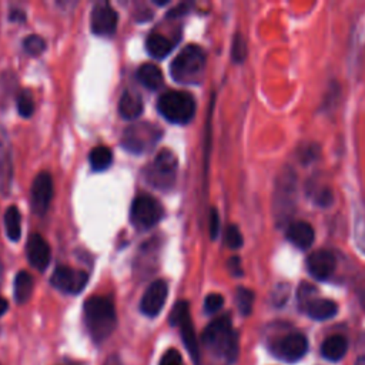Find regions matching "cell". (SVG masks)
<instances>
[{
	"label": "cell",
	"mask_w": 365,
	"mask_h": 365,
	"mask_svg": "<svg viewBox=\"0 0 365 365\" xmlns=\"http://www.w3.org/2000/svg\"><path fill=\"white\" fill-rule=\"evenodd\" d=\"M169 321H170L171 325L180 328L182 343H185V345H186L187 351L190 352V355L193 357V359L197 362L199 355H200V350H199V341H197V337H196V330H194V325H193L192 315H190L189 303L187 301H178L173 307Z\"/></svg>",
	"instance_id": "8"
},
{
	"label": "cell",
	"mask_w": 365,
	"mask_h": 365,
	"mask_svg": "<svg viewBox=\"0 0 365 365\" xmlns=\"http://www.w3.org/2000/svg\"><path fill=\"white\" fill-rule=\"evenodd\" d=\"M187 12H189V5H187V3H181V5H178L177 8H174V9L170 10L169 17H178V16L185 15V13H187Z\"/></svg>",
	"instance_id": "38"
},
{
	"label": "cell",
	"mask_w": 365,
	"mask_h": 365,
	"mask_svg": "<svg viewBox=\"0 0 365 365\" xmlns=\"http://www.w3.org/2000/svg\"><path fill=\"white\" fill-rule=\"evenodd\" d=\"M160 115L173 124H189L196 115V100L187 92L170 90L159 97Z\"/></svg>",
	"instance_id": "4"
},
{
	"label": "cell",
	"mask_w": 365,
	"mask_h": 365,
	"mask_svg": "<svg viewBox=\"0 0 365 365\" xmlns=\"http://www.w3.org/2000/svg\"><path fill=\"white\" fill-rule=\"evenodd\" d=\"M277 355L284 361H299L308 351V341L303 334H288L275 347Z\"/></svg>",
	"instance_id": "17"
},
{
	"label": "cell",
	"mask_w": 365,
	"mask_h": 365,
	"mask_svg": "<svg viewBox=\"0 0 365 365\" xmlns=\"http://www.w3.org/2000/svg\"><path fill=\"white\" fill-rule=\"evenodd\" d=\"M13 180V162L12 145L8 138V133L0 127V192L3 196L10 193Z\"/></svg>",
	"instance_id": "15"
},
{
	"label": "cell",
	"mask_w": 365,
	"mask_h": 365,
	"mask_svg": "<svg viewBox=\"0 0 365 365\" xmlns=\"http://www.w3.org/2000/svg\"><path fill=\"white\" fill-rule=\"evenodd\" d=\"M23 49L30 56H39L46 50V42L38 34H30L23 41Z\"/></svg>",
	"instance_id": "29"
},
{
	"label": "cell",
	"mask_w": 365,
	"mask_h": 365,
	"mask_svg": "<svg viewBox=\"0 0 365 365\" xmlns=\"http://www.w3.org/2000/svg\"><path fill=\"white\" fill-rule=\"evenodd\" d=\"M33 293V277L27 271H20L15 278L13 294L19 304H24L30 300Z\"/></svg>",
	"instance_id": "24"
},
{
	"label": "cell",
	"mask_w": 365,
	"mask_h": 365,
	"mask_svg": "<svg viewBox=\"0 0 365 365\" xmlns=\"http://www.w3.org/2000/svg\"><path fill=\"white\" fill-rule=\"evenodd\" d=\"M218 231H220V217H218L217 208L213 207L210 210V237H211V240L217 238Z\"/></svg>",
	"instance_id": "34"
},
{
	"label": "cell",
	"mask_w": 365,
	"mask_h": 365,
	"mask_svg": "<svg viewBox=\"0 0 365 365\" xmlns=\"http://www.w3.org/2000/svg\"><path fill=\"white\" fill-rule=\"evenodd\" d=\"M17 110L22 117H30L34 112V100L29 90H23L17 96Z\"/></svg>",
	"instance_id": "30"
},
{
	"label": "cell",
	"mask_w": 365,
	"mask_h": 365,
	"mask_svg": "<svg viewBox=\"0 0 365 365\" xmlns=\"http://www.w3.org/2000/svg\"><path fill=\"white\" fill-rule=\"evenodd\" d=\"M117 13L110 3H97L94 5L90 16L92 31L96 36H101V38L113 36L117 29Z\"/></svg>",
	"instance_id": "12"
},
{
	"label": "cell",
	"mask_w": 365,
	"mask_h": 365,
	"mask_svg": "<svg viewBox=\"0 0 365 365\" xmlns=\"http://www.w3.org/2000/svg\"><path fill=\"white\" fill-rule=\"evenodd\" d=\"M143 99L130 90H126L119 101V113L126 120H134L143 113Z\"/></svg>",
	"instance_id": "20"
},
{
	"label": "cell",
	"mask_w": 365,
	"mask_h": 365,
	"mask_svg": "<svg viewBox=\"0 0 365 365\" xmlns=\"http://www.w3.org/2000/svg\"><path fill=\"white\" fill-rule=\"evenodd\" d=\"M287 238L291 244L301 250H307L313 245L315 240V233L311 224L306 222H294L287 229Z\"/></svg>",
	"instance_id": "18"
},
{
	"label": "cell",
	"mask_w": 365,
	"mask_h": 365,
	"mask_svg": "<svg viewBox=\"0 0 365 365\" xmlns=\"http://www.w3.org/2000/svg\"><path fill=\"white\" fill-rule=\"evenodd\" d=\"M86 327L96 343H101L110 337L116 330L117 315L115 304L110 299L93 296L85 303Z\"/></svg>",
	"instance_id": "1"
},
{
	"label": "cell",
	"mask_w": 365,
	"mask_h": 365,
	"mask_svg": "<svg viewBox=\"0 0 365 365\" xmlns=\"http://www.w3.org/2000/svg\"><path fill=\"white\" fill-rule=\"evenodd\" d=\"M359 303H361V307L365 310V288L359 293Z\"/></svg>",
	"instance_id": "41"
},
{
	"label": "cell",
	"mask_w": 365,
	"mask_h": 365,
	"mask_svg": "<svg viewBox=\"0 0 365 365\" xmlns=\"http://www.w3.org/2000/svg\"><path fill=\"white\" fill-rule=\"evenodd\" d=\"M27 259L30 264L39 271H45L52 259V251L48 241L41 234H31L27 241Z\"/></svg>",
	"instance_id": "16"
},
{
	"label": "cell",
	"mask_w": 365,
	"mask_h": 365,
	"mask_svg": "<svg viewBox=\"0 0 365 365\" xmlns=\"http://www.w3.org/2000/svg\"><path fill=\"white\" fill-rule=\"evenodd\" d=\"M315 203L321 207H328L333 203V193L331 190L324 189L318 194H315Z\"/></svg>",
	"instance_id": "36"
},
{
	"label": "cell",
	"mask_w": 365,
	"mask_h": 365,
	"mask_svg": "<svg viewBox=\"0 0 365 365\" xmlns=\"http://www.w3.org/2000/svg\"><path fill=\"white\" fill-rule=\"evenodd\" d=\"M2 275H3V266L0 263V281H2Z\"/></svg>",
	"instance_id": "43"
},
{
	"label": "cell",
	"mask_w": 365,
	"mask_h": 365,
	"mask_svg": "<svg viewBox=\"0 0 365 365\" xmlns=\"http://www.w3.org/2000/svg\"><path fill=\"white\" fill-rule=\"evenodd\" d=\"M178 162L171 150H160L155 160L144 169V177L149 185L159 190H170L177 177Z\"/></svg>",
	"instance_id": "5"
},
{
	"label": "cell",
	"mask_w": 365,
	"mask_h": 365,
	"mask_svg": "<svg viewBox=\"0 0 365 365\" xmlns=\"http://www.w3.org/2000/svg\"><path fill=\"white\" fill-rule=\"evenodd\" d=\"M347 350H348V341L343 336L328 337L321 345L322 357L327 358L328 361H333V362L343 359L347 354Z\"/></svg>",
	"instance_id": "22"
},
{
	"label": "cell",
	"mask_w": 365,
	"mask_h": 365,
	"mask_svg": "<svg viewBox=\"0 0 365 365\" xmlns=\"http://www.w3.org/2000/svg\"><path fill=\"white\" fill-rule=\"evenodd\" d=\"M206 67V53L197 45L182 49L170 64V75L178 83H197Z\"/></svg>",
	"instance_id": "3"
},
{
	"label": "cell",
	"mask_w": 365,
	"mask_h": 365,
	"mask_svg": "<svg viewBox=\"0 0 365 365\" xmlns=\"http://www.w3.org/2000/svg\"><path fill=\"white\" fill-rule=\"evenodd\" d=\"M164 215L163 206L152 196H137L131 204L130 222L138 230H149L160 223Z\"/></svg>",
	"instance_id": "7"
},
{
	"label": "cell",
	"mask_w": 365,
	"mask_h": 365,
	"mask_svg": "<svg viewBox=\"0 0 365 365\" xmlns=\"http://www.w3.org/2000/svg\"><path fill=\"white\" fill-rule=\"evenodd\" d=\"M9 308V303L5 299H0V317H2Z\"/></svg>",
	"instance_id": "40"
},
{
	"label": "cell",
	"mask_w": 365,
	"mask_h": 365,
	"mask_svg": "<svg viewBox=\"0 0 365 365\" xmlns=\"http://www.w3.org/2000/svg\"><path fill=\"white\" fill-rule=\"evenodd\" d=\"M224 306V299L222 294H217V293H213V294H208L206 297V301H204V310L207 314H214L217 311H220L222 307Z\"/></svg>",
	"instance_id": "32"
},
{
	"label": "cell",
	"mask_w": 365,
	"mask_h": 365,
	"mask_svg": "<svg viewBox=\"0 0 365 365\" xmlns=\"http://www.w3.org/2000/svg\"><path fill=\"white\" fill-rule=\"evenodd\" d=\"M162 136L163 130L153 123H134L123 131L120 143L126 152L133 155H143L152 150L160 141Z\"/></svg>",
	"instance_id": "6"
},
{
	"label": "cell",
	"mask_w": 365,
	"mask_h": 365,
	"mask_svg": "<svg viewBox=\"0 0 365 365\" xmlns=\"http://www.w3.org/2000/svg\"><path fill=\"white\" fill-rule=\"evenodd\" d=\"M236 303L238 307V311L243 315H248L252 310V304H254V293L248 288L240 287L236 291Z\"/></svg>",
	"instance_id": "28"
},
{
	"label": "cell",
	"mask_w": 365,
	"mask_h": 365,
	"mask_svg": "<svg viewBox=\"0 0 365 365\" xmlns=\"http://www.w3.org/2000/svg\"><path fill=\"white\" fill-rule=\"evenodd\" d=\"M307 314L315 321H325L337 315L338 306L333 300L313 299L306 304Z\"/></svg>",
	"instance_id": "19"
},
{
	"label": "cell",
	"mask_w": 365,
	"mask_h": 365,
	"mask_svg": "<svg viewBox=\"0 0 365 365\" xmlns=\"http://www.w3.org/2000/svg\"><path fill=\"white\" fill-rule=\"evenodd\" d=\"M354 238L358 248L365 254V204H359L355 208Z\"/></svg>",
	"instance_id": "27"
},
{
	"label": "cell",
	"mask_w": 365,
	"mask_h": 365,
	"mask_svg": "<svg viewBox=\"0 0 365 365\" xmlns=\"http://www.w3.org/2000/svg\"><path fill=\"white\" fill-rule=\"evenodd\" d=\"M89 275L86 271L60 266L52 275V285L66 294H79L86 287Z\"/></svg>",
	"instance_id": "10"
},
{
	"label": "cell",
	"mask_w": 365,
	"mask_h": 365,
	"mask_svg": "<svg viewBox=\"0 0 365 365\" xmlns=\"http://www.w3.org/2000/svg\"><path fill=\"white\" fill-rule=\"evenodd\" d=\"M294 193H296L294 176L293 173L287 171L282 174V178L277 181V189H275L274 210L278 220H287V218H289L291 213H293Z\"/></svg>",
	"instance_id": "11"
},
{
	"label": "cell",
	"mask_w": 365,
	"mask_h": 365,
	"mask_svg": "<svg viewBox=\"0 0 365 365\" xmlns=\"http://www.w3.org/2000/svg\"><path fill=\"white\" fill-rule=\"evenodd\" d=\"M10 19L12 20H24L26 19V16H24V13L22 12V10H12V15H10Z\"/></svg>",
	"instance_id": "39"
},
{
	"label": "cell",
	"mask_w": 365,
	"mask_h": 365,
	"mask_svg": "<svg viewBox=\"0 0 365 365\" xmlns=\"http://www.w3.org/2000/svg\"><path fill=\"white\" fill-rule=\"evenodd\" d=\"M53 199V178L49 173L42 171L36 176L31 190H30V204L36 215H45L50 207Z\"/></svg>",
	"instance_id": "9"
},
{
	"label": "cell",
	"mask_w": 365,
	"mask_h": 365,
	"mask_svg": "<svg viewBox=\"0 0 365 365\" xmlns=\"http://www.w3.org/2000/svg\"><path fill=\"white\" fill-rule=\"evenodd\" d=\"M307 269L315 280L325 281L334 274L337 269V259L331 251L318 250L308 255Z\"/></svg>",
	"instance_id": "14"
},
{
	"label": "cell",
	"mask_w": 365,
	"mask_h": 365,
	"mask_svg": "<svg viewBox=\"0 0 365 365\" xmlns=\"http://www.w3.org/2000/svg\"><path fill=\"white\" fill-rule=\"evenodd\" d=\"M247 56V48H245V42L243 39L241 34H237L234 43H233V60L237 63L244 62Z\"/></svg>",
	"instance_id": "33"
},
{
	"label": "cell",
	"mask_w": 365,
	"mask_h": 365,
	"mask_svg": "<svg viewBox=\"0 0 365 365\" xmlns=\"http://www.w3.org/2000/svg\"><path fill=\"white\" fill-rule=\"evenodd\" d=\"M89 162L94 171H104L113 163V152L106 145H99L90 152Z\"/></svg>",
	"instance_id": "25"
},
{
	"label": "cell",
	"mask_w": 365,
	"mask_h": 365,
	"mask_svg": "<svg viewBox=\"0 0 365 365\" xmlns=\"http://www.w3.org/2000/svg\"><path fill=\"white\" fill-rule=\"evenodd\" d=\"M137 79L138 82L149 90H159L164 85V78L162 70L152 64V63H144L137 70Z\"/></svg>",
	"instance_id": "21"
},
{
	"label": "cell",
	"mask_w": 365,
	"mask_h": 365,
	"mask_svg": "<svg viewBox=\"0 0 365 365\" xmlns=\"http://www.w3.org/2000/svg\"><path fill=\"white\" fill-rule=\"evenodd\" d=\"M6 234L12 241H17L22 236V215L17 207L10 206L5 213Z\"/></svg>",
	"instance_id": "26"
},
{
	"label": "cell",
	"mask_w": 365,
	"mask_h": 365,
	"mask_svg": "<svg viewBox=\"0 0 365 365\" xmlns=\"http://www.w3.org/2000/svg\"><path fill=\"white\" fill-rule=\"evenodd\" d=\"M229 270L233 275L241 277L243 275V267H241V260L238 257H231L229 260Z\"/></svg>",
	"instance_id": "37"
},
{
	"label": "cell",
	"mask_w": 365,
	"mask_h": 365,
	"mask_svg": "<svg viewBox=\"0 0 365 365\" xmlns=\"http://www.w3.org/2000/svg\"><path fill=\"white\" fill-rule=\"evenodd\" d=\"M203 344L215 355L234 361L238 355V337L229 315L211 321L201 336Z\"/></svg>",
	"instance_id": "2"
},
{
	"label": "cell",
	"mask_w": 365,
	"mask_h": 365,
	"mask_svg": "<svg viewBox=\"0 0 365 365\" xmlns=\"http://www.w3.org/2000/svg\"><path fill=\"white\" fill-rule=\"evenodd\" d=\"M355 365H365V357H359L355 362Z\"/></svg>",
	"instance_id": "42"
},
{
	"label": "cell",
	"mask_w": 365,
	"mask_h": 365,
	"mask_svg": "<svg viewBox=\"0 0 365 365\" xmlns=\"http://www.w3.org/2000/svg\"><path fill=\"white\" fill-rule=\"evenodd\" d=\"M224 238H226V244L231 248V250H237L243 245V234L240 231V229L234 224L229 226L227 230H226V234H224Z\"/></svg>",
	"instance_id": "31"
},
{
	"label": "cell",
	"mask_w": 365,
	"mask_h": 365,
	"mask_svg": "<svg viewBox=\"0 0 365 365\" xmlns=\"http://www.w3.org/2000/svg\"><path fill=\"white\" fill-rule=\"evenodd\" d=\"M160 365H182V359H181L180 352L176 351V350H169L163 355Z\"/></svg>",
	"instance_id": "35"
},
{
	"label": "cell",
	"mask_w": 365,
	"mask_h": 365,
	"mask_svg": "<svg viewBox=\"0 0 365 365\" xmlns=\"http://www.w3.org/2000/svg\"><path fill=\"white\" fill-rule=\"evenodd\" d=\"M169 287L164 280H156L145 289V293L140 303V310L148 317H157L164 307L167 300Z\"/></svg>",
	"instance_id": "13"
},
{
	"label": "cell",
	"mask_w": 365,
	"mask_h": 365,
	"mask_svg": "<svg viewBox=\"0 0 365 365\" xmlns=\"http://www.w3.org/2000/svg\"><path fill=\"white\" fill-rule=\"evenodd\" d=\"M174 43L159 33H152L145 39V50L155 59H163L173 50Z\"/></svg>",
	"instance_id": "23"
}]
</instances>
